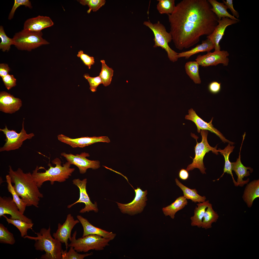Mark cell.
Here are the masks:
<instances>
[{
  "label": "cell",
  "instance_id": "7bdbcfd3",
  "mask_svg": "<svg viewBox=\"0 0 259 259\" xmlns=\"http://www.w3.org/2000/svg\"><path fill=\"white\" fill-rule=\"evenodd\" d=\"M2 78L6 87L8 90L16 85V79L12 75L9 74Z\"/></svg>",
  "mask_w": 259,
  "mask_h": 259
},
{
  "label": "cell",
  "instance_id": "6da1fadb",
  "mask_svg": "<svg viewBox=\"0 0 259 259\" xmlns=\"http://www.w3.org/2000/svg\"><path fill=\"white\" fill-rule=\"evenodd\" d=\"M206 0H183L168 15L172 40L179 50L198 43L201 36L209 35L218 24V19Z\"/></svg>",
  "mask_w": 259,
  "mask_h": 259
},
{
  "label": "cell",
  "instance_id": "bcb514c9",
  "mask_svg": "<svg viewBox=\"0 0 259 259\" xmlns=\"http://www.w3.org/2000/svg\"><path fill=\"white\" fill-rule=\"evenodd\" d=\"M10 70V69L7 64H0V76L2 78L9 74Z\"/></svg>",
  "mask_w": 259,
  "mask_h": 259
},
{
  "label": "cell",
  "instance_id": "e0dca14e",
  "mask_svg": "<svg viewBox=\"0 0 259 259\" xmlns=\"http://www.w3.org/2000/svg\"><path fill=\"white\" fill-rule=\"evenodd\" d=\"M57 138L59 141L73 148H82L97 142L109 143L110 141L109 138L106 136H87L73 139L61 134L58 135Z\"/></svg>",
  "mask_w": 259,
  "mask_h": 259
},
{
  "label": "cell",
  "instance_id": "d6a6232c",
  "mask_svg": "<svg viewBox=\"0 0 259 259\" xmlns=\"http://www.w3.org/2000/svg\"><path fill=\"white\" fill-rule=\"evenodd\" d=\"M6 219L8 224H12L16 227L19 231L22 237L27 235V232L29 229L32 230L34 224L29 223L20 219H14L8 218L5 215L3 216Z\"/></svg>",
  "mask_w": 259,
  "mask_h": 259
},
{
  "label": "cell",
  "instance_id": "7402d4cb",
  "mask_svg": "<svg viewBox=\"0 0 259 259\" xmlns=\"http://www.w3.org/2000/svg\"><path fill=\"white\" fill-rule=\"evenodd\" d=\"M54 24L49 17L39 15L27 20L24 24L23 29L35 31H41L43 29L51 27Z\"/></svg>",
  "mask_w": 259,
  "mask_h": 259
},
{
  "label": "cell",
  "instance_id": "4fadbf2b",
  "mask_svg": "<svg viewBox=\"0 0 259 259\" xmlns=\"http://www.w3.org/2000/svg\"><path fill=\"white\" fill-rule=\"evenodd\" d=\"M229 55V53L227 51H214L208 52L203 55H199L195 60L202 67L216 66L219 64L227 66L229 61L228 57Z\"/></svg>",
  "mask_w": 259,
  "mask_h": 259
},
{
  "label": "cell",
  "instance_id": "f6af8a7d",
  "mask_svg": "<svg viewBox=\"0 0 259 259\" xmlns=\"http://www.w3.org/2000/svg\"><path fill=\"white\" fill-rule=\"evenodd\" d=\"M223 3L227 6L228 9H229L234 17L235 16L238 19L239 17V13L235 10L234 8L232 0H222Z\"/></svg>",
  "mask_w": 259,
  "mask_h": 259
},
{
  "label": "cell",
  "instance_id": "ee69618b",
  "mask_svg": "<svg viewBox=\"0 0 259 259\" xmlns=\"http://www.w3.org/2000/svg\"><path fill=\"white\" fill-rule=\"evenodd\" d=\"M208 89L211 93L216 94L218 93L221 89V83L216 81L211 82L208 86Z\"/></svg>",
  "mask_w": 259,
  "mask_h": 259
},
{
  "label": "cell",
  "instance_id": "8d00e7d4",
  "mask_svg": "<svg viewBox=\"0 0 259 259\" xmlns=\"http://www.w3.org/2000/svg\"><path fill=\"white\" fill-rule=\"evenodd\" d=\"M70 247L68 252L66 250H64L62 249V259H83L85 257L92 255L93 254L92 252L89 253L80 254L78 253L73 247Z\"/></svg>",
  "mask_w": 259,
  "mask_h": 259
},
{
  "label": "cell",
  "instance_id": "4dcf8cb0",
  "mask_svg": "<svg viewBox=\"0 0 259 259\" xmlns=\"http://www.w3.org/2000/svg\"><path fill=\"white\" fill-rule=\"evenodd\" d=\"M199 65L198 63L196 61H188L185 65L186 74L196 84H200L201 82L199 73Z\"/></svg>",
  "mask_w": 259,
  "mask_h": 259
},
{
  "label": "cell",
  "instance_id": "ffe728a7",
  "mask_svg": "<svg viewBox=\"0 0 259 259\" xmlns=\"http://www.w3.org/2000/svg\"><path fill=\"white\" fill-rule=\"evenodd\" d=\"M245 135L244 134L243 135V140L240 149L238 158L237 159L235 162H231L232 170H233L235 172L237 176L236 182L237 186H239L241 187H242L244 185L247 184L249 181V179L248 178L245 180L243 179L244 177H246L250 175V171H248L247 170H249L251 173H252L253 171V169L250 167L245 166L241 163V152Z\"/></svg>",
  "mask_w": 259,
  "mask_h": 259
},
{
  "label": "cell",
  "instance_id": "74e56055",
  "mask_svg": "<svg viewBox=\"0 0 259 259\" xmlns=\"http://www.w3.org/2000/svg\"><path fill=\"white\" fill-rule=\"evenodd\" d=\"M0 38L1 42L0 43V49L3 52L9 51L12 45H13L12 38L8 37L6 35L3 27L0 26Z\"/></svg>",
  "mask_w": 259,
  "mask_h": 259
},
{
  "label": "cell",
  "instance_id": "d4e9b609",
  "mask_svg": "<svg viewBox=\"0 0 259 259\" xmlns=\"http://www.w3.org/2000/svg\"><path fill=\"white\" fill-rule=\"evenodd\" d=\"M208 1L212 6L211 10L216 15L218 20L224 18H228L232 19L239 22L240 20L230 14L227 11V6L223 3L220 2L216 0H208Z\"/></svg>",
  "mask_w": 259,
  "mask_h": 259
},
{
  "label": "cell",
  "instance_id": "7a4b0ae2",
  "mask_svg": "<svg viewBox=\"0 0 259 259\" xmlns=\"http://www.w3.org/2000/svg\"><path fill=\"white\" fill-rule=\"evenodd\" d=\"M9 175L16 192L21 197L27 206H33L38 207L40 198L43 194L35 181L30 172L25 173L20 168L14 171L9 166Z\"/></svg>",
  "mask_w": 259,
  "mask_h": 259
},
{
  "label": "cell",
  "instance_id": "7dc6e473",
  "mask_svg": "<svg viewBox=\"0 0 259 259\" xmlns=\"http://www.w3.org/2000/svg\"><path fill=\"white\" fill-rule=\"evenodd\" d=\"M179 176L180 178L182 180H187L189 177L188 171L183 169H181L179 172Z\"/></svg>",
  "mask_w": 259,
  "mask_h": 259
},
{
  "label": "cell",
  "instance_id": "7c38bea8",
  "mask_svg": "<svg viewBox=\"0 0 259 259\" xmlns=\"http://www.w3.org/2000/svg\"><path fill=\"white\" fill-rule=\"evenodd\" d=\"M72 182L73 184L77 186L79 189L80 197L79 199L76 202L68 205L67 208H70L77 203H83L85 204V207L80 210L79 212L80 213H83L92 211L96 213L97 212L98 209L97 202H95L94 204L92 202L87 192V179L85 178L82 180L79 179H74L73 180Z\"/></svg>",
  "mask_w": 259,
  "mask_h": 259
},
{
  "label": "cell",
  "instance_id": "ab89813d",
  "mask_svg": "<svg viewBox=\"0 0 259 259\" xmlns=\"http://www.w3.org/2000/svg\"><path fill=\"white\" fill-rule=\"evenodd\" d=\"M24 6L30 9H32V6L30 1L29 0H15L12 8L9 14L8 19L11 20L13 18L15 11L19 6Z\"/></svg>",
  "mask_w": 259,
  "mask_h": 259
},
{
  "label": "cell",
  "instance_id": "f35d334b",
  "mask_svg": "<svg viewBox=\"0 0 259 259\" xmlns=\"http://www.w3.org/2000/svg\"><path fill=\"white\" fill-rule=\"evenodd\" d=\"M78 1L83 5L88 6L89 7L87 11L88 13H89L91 10L96 11L104 5L106 2L105 0H81Z\"/></svg>",
  "mask_w": 259,
  "mask_h": 259
},
{
  "label": "cell",
  "instance_id": "e575fe53",
  "mask_svg": "<svg viewBox=\"0 0 259 259\" xmlns=\"http://www.w3.org/2000/svg\"><path fill=\"white\" fill-rule=\"evenodd\" d=\"M157 9L161 14H171L173 12L175 6L174 0H158Z\"/></svg>",
  "mask_w": 259,
  "mask_h": 259
},
{
  "label": "cell",
  "instance_id": "ba28073f",
  "mask_svg": "<svg viewBox=\"0 0 259 259\" xmlns=\"http://www.w3.org/2000/svg\"><path fill=\"white\" fill-rule=\"evenodd\" d=\"M200 132L202 137L201 141L200 142H198L195 138L197 144L194 147L195 156L193 159L192 163L188 165L186 170L188 171L197 168L202 173L206 174V168L205 167L203 162L205 154L211 151L213 153L218 155L219 151L217 149V146L213 147L209 144L207 140L208 131L201 130Z\"/></svg>",
  "mask_w": 259,
  "mask_h": 259
},
{
  "label": "cell",
  "instance_id": "5b68a950",
  "mask_svg": "<svg viewBox=\"0 0 259 259\" xmlns=\"http://www.w3.org/2000/svg\"><path fill=\"white\" fill-rule=\"evenodd\" d=\"M77 231L76 230L69 239L71 242L69 247H72L77 252H87L91 250L97 251L102 250L106 246L109 245L110 240L101 236L94 234L89 235L77 239L76 238Z\"/></svg>",
  "mask_w": 259,
  "mask_h": 259
},
{
  "label": "cell",
  "instance_id": "44dd1931",
  "mask_svg": "<svg viewBox=\"0 0 259 259\" xmlns=\"http://www.w3.org/2000/svg\"><path fill=\"white\" fill-rule=\"evenodd\" d=\"M77 219L81 224L83 229L82 237L89 235H99L111 241L113 240L116 235V234L95 227L91 224L86 218L81 216H77Z\"/></svg>",
  "mask_w": 259,
  "mask_h": 259
},
{
  "label": "cell",
  "instance_id": "277c9868",
  "mask_svg": "<svg viewBox=\"0 0 259 259\" xmlns=\"http://www.w3.org/2000/svg\"><path fill=\"white\" fill-rule=\"evenodd\" d=\"M51 228L41 229L40 232H35L36 237L26 235L23 237L35 241V249L45 253L40 258L41 259H62V243L58 240L53 239L51 234Z\"/></svg>",
  "mask_w": 259,
  "mask_h": 259
},
{
  "label": "cell",
  "instance_id": "603a6c76",
  "mask_svg": "<svg viewBox=\"0 0 259 259\" xmlns=\"http://www.w3.org/2000/svg\"><path fill=\"white\" fill-rule=\"evenodd\" d=\"M259 197V180H254L247 183L242 196V198L247 207H251L253 202Z\"/></svg>",
  "mask_w": 259,
  "mask_h": 259
},
{
  "label": "cell",
  "instance_id": "83f0119b",
  "mask_svg": "<svg viewBox=\"0 0 259 259\" xmlns=\"http://www.w3.org/2000/svg\"><path fill=\"white\" fill-rule=\"evenodd\" d=\"M235 147L229 143L228 145L223 149L219 148V152L224 157L225 160V164L223 170V172L220 177L217 180L218 181L222 177L225 173L230 174L232 177L233 182L234 185L237 187L236 181L234 179L232 172L231 162L229 159V156L230 154L233 152Z\"/></svg>",
  "mask_w": 259,
  "mask_h": 259
},
{
  "label": "cell",
  "instance_id": "9a60e30c",
  "mask_svg": "<svg viewBox=\"0 0 259 259\" xmlns=\"http://www.w3.org/2000/svg\"><path fill=\"white\" fill-rule=\"evenodd\" d=\"M185 118L194 122L197 126V131L199 133H200L201 130H208L215 134L224 143H228L231 145L235 143L226 139L219 131L213 127L212 124L213 118L209 122L207 123L200 117L193 109L191 108L188 110V114L185 116Z\"/></svg>",
  "mask_w": 259,
  "mask_h": 259
},
{
  "label": "cell",
  "instance_id": "b9f144b4",
  "mask_svg": "<svg viewBox=\"0 0 259 259\" xmlns=\"http://www.w3.org/2000/svg\"><path fill=\"white\" fill-rule=\"evenodd\" d=\"M77 56L80 59L84 64L88 67L89 69H90L91 66L94 63V58L84 53L82 50L79 51Z\"/></svg>",
  "mask_w": 259,
  "mask_h": 259
},
{
  "label": "cell",
  "instance_id": "9c48e42d",
  "mask_svg": "<svg viewBox=\"0 0 259 259\" xmlns=\"http://www.w3.org/2000/svg\"><path fill=\"white\" fill-rule=\"evenodd\" d=\"M24 118L22 129L19 133L15 130H8L6 126L3 129H0V131L3 132L6 137V142L3 146L0 148V152L18 149L21 146L24 141L32 139L34 136L33 133H26L24 128Z\"/></svg>",
  "mask_w": 259,
  "mask_h": 259
},
{
  "label": "cell",
  "instance_id": "1f68e13d",
  "mask_svg": "<svg viewBox=\"0 0 259 259\" xmlns=\"http://www.w3.org/2000/svg\"><path fill=\"white\" fill-rule=\"evenodd\" d=\"M6 182L7 183V189L8 191L12 194L13 201L17 205L20 211L23 214H24L27 206L26 205L21 198H20L12 182L10 177L9 175L6 176Z\"/></svg>",
  "mask_w": 259,
  "mask_h": 259
},
{
  "label": "cell",
  "instance_id": "484cf974",
  "mask_svg": "<svg viewBox=\"0 0 259 259\" xmlns=\"http://www.w3.org/2000/svg\"><path fill=\"white\" fill-rule=\"evenodd\" d=\"M188 203L186 199L183 196H180L170 205L163 208L162 211L165 216H169L174 219L176 213L184 208Z\"/></svg>",
  "mask_w": 259,
  "mask_h": 259
},
{
  "label": "cell",
  "instance_id": "5bb4252c",
  "mask_svg": "<svg viewBox=\"0 0 259 259\" xmlns=\"http://www.w3.org/2000/svg\"><path fill=\"white\" fill-rule=\"evenodd\" d=\"M5 214L10 215V218L21 220L29 223H32L31 219L19 211L13 199L10 197H0V217Z\"/></svg>",
  "mask_w": 259,
  "mask_h": 259
},
{
  "label": "cell",
  "instance_id": "2e32d148",
  "mask_svg": "<svg viewBox=\"0 0 259 259\" xmlns=\"http://www.w3.org/2000/svg\"><path fill=\"white\" fill-rule=\"evenodd\" d=\"M80 222L78 220H75L71 214H68L65 222L62 225L60 223L58 225V229L53 234L54 238L64 243L66 250L69 247L68 241L71 238V230L77 224Z\"/></svg>",
  "mask_w": 259,
  "mask_h": 259
},
{
  "label": "cell",
  "instance_id": "52a82bcc",
  "mask_svg": "<svg viewBox=\"0 0 259 259\" xmlns=\"http://www.w3.org/2000/svg\"><path fill=\"white\" fill-rule=\"evenodd\" d=\"M41 31L23 29L15 33L12 38L13 45L18 49L30 51L49 43L42 37Z\"/></svg>",
  "mask_w": 259,
  "mask_h": 259
},
{
  "label": "cell",
  "instance_id": "f546056e",
  "mask_svg": "<svg viewBox=\"0 0 259 259\" xmlns=\"http://www.w3.org/2000/svg\"><path fill=\"white\" fill-rule=\"evenodd\" d=\"M219 216L213 209L212 204L210 203L204 213L202 222L201 227L205 230L212 227V224L217 221Z\"/></svg>",
  "mask_w": 259,
  "mask_h": 259
},
{
  "label": "cell",
  "instance_id": "8992f818",
  "mask_svg": "<svg viewBox=\"0 0 259 259\" xmlns=\"http://www.w3.org/2000/svg\"><path fill=\"white\" fill-rule=\"evenodd\" d=\"M143 24L150 28L153 33L154 35L153 40L155 43L153 47H161L166 52L170 61L173 62L177 61L178 58V53L172 50L168 44L172 40L171 35L166 31L164 25L159 21L153 24L149 21H146L144 22Z\"/></svg>",
  "mask_w": 259,
  "mask_h": 259
},
{
  "label": "cell",
  "instance_id": "f1b7e54d",
  "mask_svg": "<svg viewBox=\"0 0 259 259\" xmlns=\"http://www.w3.org/2000/svg\"><path fill=\"white\" fill-rule=\"evenodd\" d=\"M176 185L182 190L183 196L186 199L191 200L195 203L202 202L206 199L205 196H201L198 193L196 189H191L183 184L177 178L175 179Z\"/></svg>",
  "mask_w": 259,
  "mask_h": 259
},
{
  "label": "cell",
  "instance_id": "4316f807",
  "mask_svg": "<svg viewBox=\"0 0 259 259\" xmlns=\"http://www.w3.org/2000/svg\"><path fill=\"white\" fill-rule=\"evenodd\" d=\"M210 203L208 200L199 203L197 205L194 212V215L190 218L191 224L192 226L201 227L203 218L206 211Z\"/></svg>",
  "mask_w": 259,
  "mask_h": 259
},
{
  "label": "cell",
  "instance_id": "ac0fdd59",
  "mask_svg": "<svg viewBox=\"0 0 259 259\" xmlns=\"http://www.w3.org/2000/svg\"><path fill=\"white\" fill-rule=\"evenodd\" d=\"M239 22L237 20L232 19L228 18H224L221 20H218V24L213 32L211 34L206 36L207 38L209 39L213 44L214 51L220 50L219 43L224 35L227 27Z\"/></svg>",
  "mask_w": 259,
  "mask_h": 259
},
{
  "label": "cell",
  "instance_id": "d6986e66",
  "mask_svg": "<svg viewBox=\"0 0 259 259\" xmlns=\"http://www.w3.org/2000/svg\"><path fill=\"white\" fill-rule=\"evenodd\" d=\"M22 105L20 99L15 97L6 91L0 93V110L10 114L19 110Z\"/></svg>",
  "mask_w": 259,
  "mask_h": 259
},
{
  "label": "cell",
  "instance_id": "d590c367",
  "mask_svg": "<svg viewBox=\"0 0 259 259\" xmlns=\"http://www.w3.org/2000/svg\"><path fill=\"white\" fill-rule=\"evenodd\" d=\"M15 240L12 233L2 224H0V243L13 245Z\"/></svg>",
  "mask_w": 259,
  "mask_h": 259
},
{
  "label": "cell",
  "instance_id": "60d3db41",
  "mask_svg": "<svg viewBox=\"0 0 259 259\" xmlns=\"http://www.w3.org/2000/svg\"><path fill=\"white\" fill-rule=\"evenodd\" d=\"M88 82L90 85L89 89L92 92L96 91L97 88L101 84H103L101 79L99 76L96 77H90L88 74H85L83 76Z\"/></svg>",
  "mask_w": 259,
  "mask_h": 259
},
{
  "label": "cell",
  "instance_id": "cb8c5ba5",
  "mask_svg": "<svg viewBox=\"0 0 259 259\" xmlns=\"http://www.w3.org/2000/svg\"><path fill=\"white\" fill-rule=\"evenodd\" d=\"M214 45L212 42L208 38L203 41L201 43L197 45L190 50L178 53V58L185 57L186 59H188L191 56L200 52H210L214 48Z\"/></svg>",
  "mask_w": 259,
  "mask_h": 259
},
{
  "label": "cell",
  "instance_id": "30bf717a",
  "mask_svg": "<svg viewBox=\"0 0 259 259\" xmlns=\"http://www.w3.org/2000/svg\"><path fill=\"white\" fill-rule=\"evenodd\" d=\"M134 190L135 196L130 202L123 204L116 202L118 208L122 213L134 215L141 212L146 205V201L147 200L146 197L147 194V191H143L138 187Z\"/></svg>",
  "mask_w": 259,
  "mask_h": 259
},
{
  "label": "cell",
  "instance_id": "8fae6325",
  "mask_svg": "<svg viewBox=\"0 0 259 259\" xmlns=\"http://www.w3.org/2000/svg\"><path fill=\"white\" fill-rule=\"evenodd\" d=\"M61 154L65 157L71 165H73L76 166L78 168L81 174L85 173L88 169L95 170L100 167V162L99 161L91 160L86 158V157L90 156L88 153L83 152L80 154L74 155L64 152Z\"/></svg>",
  "mask_w": 259,
  "mask_h": 259
},
{
  "label": "cell",
  "instance_id": "836d02e7",
  "mask_svg": "<svg viewBox=\"0 0 259 259\" xmlns=\"http://www.w3.org/2000/svg\"><path fill=\"white\" fill-rule=\"evenodd\" d=\"M101 69L99 76L102 81L103 85L105 86L109 85L111 83L113 75V70L106 64L104 60H100Z\"/></svg>",
  "mask_w": 259,
  "mask_h": 259
},
{
  "label": "cell",
  "instance_id": "3957f363",
  "mask_svg": "<svg viewBox=\"0 0 259 259\" xmlns=\"http://www.w3.org/2000/svg\"><path fill=\"white\" fill-rule=\"evenodd\" d=\"M52 163L55 165V167L52 166L50 163L48 170L44 172H38L40 169L37 166L32 173L33 179L39 188H40L43 183L49 181L52 185L55 182H62L66 181L71 175L75 170L74 168H71V165L68 162L61 165V162L58 158H56L52 161Z\"/></svg>",
  "mask_w": 259,
  "mask_h": 259
}]
</instances>
